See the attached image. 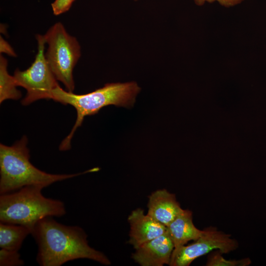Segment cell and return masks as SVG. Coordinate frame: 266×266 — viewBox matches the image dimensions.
Returning a JSON list of instances; mask_svg holds the SVG:
<instances>
[{"mask_svg": "<svg viewBox=\"0 0 266 266\" xmlns=\"http://www.w3.org/2000/svg\"><path fill=\"white\" fill-rule=\"evenodd\" d=\"M31 234L38 246L36 260L41 266H61L79 259L111 264L103 253L90 246L87 234L79 226L65 225L46 217L36 223Z\"/></svg>", "mask_w": 266, "mask_h": 266, "instance_id": "cell-1", "label": "cell"}, {"mask_svg": "<svg viewBox=\"0 0 266 266\" xmlns=\"http://www.w3.org/2000/svg\"><path fill=\"white\" fill-rule=\"evenodd\" d=\"M28 139L23 136L11 146L0 145V194L35 185L44 188L58 181L97 170V168L73 174H51L35 167L30 161Z\"/></svg>", "mask_w": 266, "mask_h": 266, "instance_id": "cell-2", "label": "cell"}, {"mask_svg": "<svg viewBox=\"0 0 266 266\" xmlns=\"http://www.w3.org/2000/svg\"><path fill=\"white\" fill-rule=\"evenodd\" d=\"M140 90V87L135 82L111 83L91 93L76 95L65 91L59 85L52 91L51 99L64 105H71L77 112L74 125L61 142L60 150L66 151L70 148L71 138L76 129L81 126L85 116L97 114L101 108L109 105L132 106Z\"/></svg>", "mask_w": 266, "mask_h": 266, "instance_id": "cell-3", "label": "cell"}, {"mask_svg": "<svg viewBox=\"0 0 266 266\" xmlns=\"http://www.w3.org/2000/svg\"><path fill=\"white\" fill-rule=\"evenodd\" d=\"M43 188L27 186L0 195V222L24 226L32 232L40 220L65 215L66 211L64 202L44 197L41 192Z\"/></svg>", "mask_w": 266, "mask_h": 266, "instance_id": "cell-4", "label": "cell"}, {"mask_svg": "<svg viewBox=\"0 0 266 266\" xmlns=\"http://www.w3.org/2000/svg\"><path fill=\"white\" fill-rule=\"evenodd\" d=\"M48 48L46 61L58 81L73 92V70L81 56V47L77 39L69 34L62 23H56L43 35Z\"/></svg>", "mask_w": 266, "mask_h": 266, "instance_id": "cell-5", "label": "cell"}, {"mask_svg": "<svg viewBox=\"0 0 266 266\" xmlns=\"http://www.w3.org/2000/svg\"><path fill=\"white\" fill-rule=\"evenodd\" d=\"M36 39L37 52L34 62L25 70L16 69L13 75L17 86L27 91L21 101L23 105L40 99H51L52 91L59 85L45 59L44 36L37 34Z\"/></svg>", "mask_w": 266, "mask_h": 266, "instance_id": "cell-6", "label": "cell"}, {"mask_svg": "<svg viewBox=\"0 0 266 266\" xmlns=\"http://www.w3.org/2000/svg\"><path fill=\"white\" fill-rule=\"evenodd\" d=\"M203 231L202 235L191 244L173 250L169 266H189L195 259L213 250L227 254L237 248L238 242L231 238V235L212 227Z\"/></svg>", "mask_w": 266, "mask_h": 266, "instance_id": "cell-7", "label": "cell"}, {"mask_svg": "<svg viewBox=\"0 0 266 266\" xmlns=\"http://www.w3.org/2000/svg\"><path fill=\"white\" fill-rule=\"evenodd\" d=\"M130 225L129 243L136 249L141 245L167 233V227L148 214L143 210H133L128 217Z\"/></svg>", "mask_w": 266, "mask_h": 266, "instance_id": "cell-8", "label": "cell"}, {"mask_svg": "<svg viewBox=\"0 0 266 266\" xmlns=\"http://www.w3.org/2000/svg\"><path fill=\"white\" fill-rule=\"evenodd\" d=\"M174 244L167 232L136 249L132 258L141 266L169 264Z\"/></svg>", "mask_w": 266, "mask_h": 266, "instance_id": "cell-9", "label": "cell"}, {"mask_svg": "<svg viewBox=\"0 0 266 266\" xmlns=\"http://www.w3.org/2000/svg\"><path fill=\"white\" fill-rule=\"evenodd\" d=\"M147 214L167 227L182 209L175 194L159 189L149 196Z\"/></svg>", "mask_w": 266, "mask_h": 266, "instance_id": "cell-10", "label": "cell"}, {"mask_svg": "<svg viewBox=\"0 0 266 266\" xmlns=\"http://www.w3.org/2000/svg\"><path fill=\"white\" fill-rule=\"evenodd\" d=\"M167 232L176 250L190 240L195 241L203 233L195 227L193 222L192 212L182 209L174 220L166 227Z\"/></svg>", "mask_w": 266, "mask_h": 266, "instance_id": "cell-11", "label": "cell"}, {"mask_svg": "<svg viewBox=\"0 0 266 266\" xmlns=\"http://www.w3.org/2000/svg\"><path fill=\"white\" fill-rule=\"evenodd\" d=\"M29 234L31 230L24 226L0 222V248L18 251Z\"/></svg>", "mask_w": 266, "mask_h": 266, "instance_id": "cell-12", "label": "cell"}, {"mask_svg": "<svg viewBox=\"0 0 266 266\" xmlns=\"http://www.w3.org/2000/svg\"><path fill=\"white\" fill-rule=\"evenodd\" d=\"M7 60L0 55V103L10 99L17 100L21 98L22 94L17 89L14 77L7 71Z\"/></svg>", "mask_w": 266, "mask_h": 266, "instance_id": "cell-13", "label": "cell"}, {"mask_svg": "<svg viewBox=\"0 0 266 266\" xmlns=\"http://www.w3.org/2000/svg\"><path fill=\"white\" fill-rule=\"evenodd\" d=\"M222 253L218 250L211 253L207 259L206 266H247L251 261L249 258L239 260H226L222 256Z\"/></svg>", "mask_w": 266, "mask_h": 266, "instance_id": "cell-14", "label": "cell"}, {"mask_svg": "<svg viewBox=\"0 0 266 266\" xmlns=\"http://www.w3.org/2000/svg\"><path fill=\"white\" fill-rule=\"evenodd\" d=\"M24 265V262L20 258L18 251L0 248V266H21Z\"/></svg>", "mask_w": 266, "mask_h": 266, "instance_id": "cell-15", "label": "cell"}, {"mask_svg": "<svg viewBox=\"0 0 266 266\" xmlns=\"http://www.w3.org/2000/svg\"><path fill=\"white\" fill-rule=\"evenodd\" d=\"M75 0H55L51 3L53 14L59 15L67 11Z\"/></svg>", "mask_w": 266, "mask_h": 266, "instance_id": "cell-16", "label": "cell"}, {"mask_svg": "<svg viewBox=\"0 0 266 266\" xmlns=\"http://www.w3.org/2000/svg\"><path fill=\"white\" fill-rule=\"evenodd\" d=\"M196 4L202 5L205 2H213L217 1L222 6L230 7L240 3L244 0H194Z\"/></svg>", "mask_w": 266, "mask_h": 266, "instance_id": "cell-17", "label": "cell"}, {"mask_svg": "<svg viewBox=\"0 0 266 266\" xmlns=\"http://www.w3.org/2000/svg\"><path fill=\"white\" fill-rule=\"evenodd\" d=\"M0 54L4 53L13 57L17 56L16 53L11 45L1 36H0Z\"/></svg>", "mask_w": 266, "mask_h": 266, "instance_id": "cell-18", "label": "cell"}, {"mask_svg": "<svg viewBox=\"0 0 266 266\" xmlns=\"http://www.w3.org/2000/svg\"></svg>", "mask_w": 266, "mask_h": 266, "instance_id": "cell-19", "label": "cell"}]
</instances>
